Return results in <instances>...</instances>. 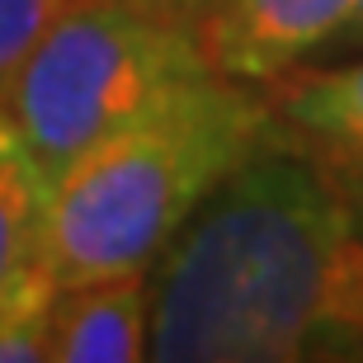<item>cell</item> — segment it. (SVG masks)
I'll list each match as a JSON object with an SVG mask.
<instances>
[{
  "instance_id": "obj_1",
  "label": "cell",
  "mask_w": 363,
  "mask_h": 363,
  "mask_svg": "<svg viewBox=\"0 0 363 363\" xmlns=\"http://www.w3.org/2000/svg\"><path fill=\"white\" fill-rule=\"evenodd\" d=\"M147 279V359L363 363L359 199L279 118Z\"/></svg>"
},
{
  "instance_id": "obj_9",
  "label": "cell",
  "mask_w": 363,
  "mask_h": 363,
  "mask_svg": "<svg viewBox=\"0 0 363 363\" xmlns=\"http://www.w3.org/2000/svg\"><path fill=\"white\" fill-rule=\"evenodd\" d=\"M354 52H363V0L350 5V14L340 19V28L325 38V48L316 57H354Z\"/></svg>"
},
{
  "instance_id": "obj_3",
  "label": "cell",
  "mask_w": 363,
  "mask_h": 363,
  "mask_svg": "<svg viewBox=\"0 0 363 363\" xmlns=\"http://www.w3.org/2000/svg\"><path fill=\"white\" fill-rule=\"evenodd\" d=\"M213 71L199 28L142 0H81L5 90V113L48 189L179 81Z\"/></svg>"
},
{
  "instance_id": "obj_6",
  "label": "cell",
  "mask_w": 363,
  "mask_h": 363,
  "mask_svg": "<svg viewBox=\"0 0 363 363\" xmlns=\"http://www.w3.org/2000/svg\"><path fill=\"white\" fill-rule=\"evenodd\" d=\"M274 118L363 203V57L297 76L274 99Z\"/></svg>"
},
{
  "instance_id": "obj_7",
  "label": "cell",
  "mask_w": 363,
  "mask_h": 363,
  "mask_svg": "<svg viewBox=\"0 0 363 363\" xmlns=\"http://www.w3.org/2000/svg\"><path fill=\"white\" fill-rule=\"evenodd\" d=\"M43 213H48V179L28 161L0 104V321L28 297L57 293V283L43 269Z\"/></svg>"
},
{
  "instance_id": "obj_2",
  "label": "cell",
  "mask_w": 363,
  "mask_h": 363,
  "mask_svg": "<svg viewBox=\"0 0 363 363\" xmlns=\"http://www.w3.org/2000/svg\"><path fill=\"white\" fill-rule=\"evenodd\" d=\"M274 123L255 81L199 71L85 151L48 189L43 269L57 288L151 274L199 203Z\"/></svg>"
},
{
  "instance_id": "obj_10",
  "label": "cell",
  "mask_w": 363,
  "mask_h": 363,
  "mask_svg": "<svg viewBox=\"0 0 363 363\" xmlns=\"http://www.w3.org/2000/svg\"><path fill=\"white\" fill-rule=\"evenodd\" d=\"M142 5H151V10H165V14H175V19H184V24L199 28L203 14L213 10L217 0H142Z\"/></svg>"
},
{
  "instance_id": "obj_11",
  "label": "cell",
  "mask_w": 363,
  "mask_h": 363,
  "mask_svg": "<svg viewBox=\"0 0 363 363\" xmlns=\"http://www.w3.org/2000/svg\"><path fill=\"white\" fill-rule=\"evenodd\" d=\"M359 213H363V203H359Z\"/></svg>"
},
{
  "instance_id": "obj_4",
  "label": "cell",
  "mask_w": 363,
  "mask_h": 363,
  "mask_svg": "<svg viewBox=\"0 0 363 363\" xmlns=\"http://www.w3.org/2000/svg\"><path fill=\"white\" fill-rule=\"evenodd\" d=\"M354 0H217L199 43L208 67L231 81L269 85L325 48Z\"/></svg>"
},
{
  "instance_id": "obj_8",
  "label": "cell",
  "mask_w": 363,
  "mask_h": 363,
  "mask_svg": "<svg viewBox=\"0 0 363 363\" xmlns=\"http://www.w3.org/2000/svg\"><path fill=\"white\" fill-rule=\"evenodd\" d=\"M81 0H0V104L10 90L14 71L24 67V57L33 52V43Z\"/></svg>"
},
{
  "instance_id": "obj_5",
  "label": "cell",
  "mask_w": 363,
  "mask_h": 363,
  "mask_svg": "<svg viewBox=\"0 0 363 363\" xmlns=\"http://www.w3.org/2000/svg\"><path fill=\"white\" fill-rule=\"evenodd\" d=\"M151 279L118 274L76 288H57L48 311V359L52 363H133L147 359Z\"/></svg>"
}]
</instances>
